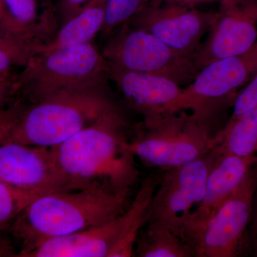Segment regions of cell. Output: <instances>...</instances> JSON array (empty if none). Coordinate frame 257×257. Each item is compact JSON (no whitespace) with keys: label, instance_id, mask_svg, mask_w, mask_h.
<instances>
[{"label":"cell","instance_id":"2","mask_svg":"<svg viewBox=\"0 0 257 257\" xmlns=\"http://www.w3.org/2000/svg\"><path fill=\"white\" fill-rule=\"evenodd\" d=\"M130 192L79 189L37 197L8 229L21 245L15 256L26 257L47 240L80 232L121 215L130 205Z\"/></svg>","mask_w":257,"mask_h":257},{"label":"cell","instance_id":"9","mask_svg":"<svg viewBox=\"0 0 257 257\" xmlns=\"http://www.w3.org/2000/svg\"><path fill=\"white\" fill-rule=\"evenodd\" d=\"M257 163L189 243L196 257H235L241 252L252 216Z\"/></svg>","mask_w":257,"mask_h":257},{"label":"cell","instance_id":"15","mask_svg":"<svg viewBox=\"0 0 257 257\" xmlns=\"http://www.w3.org/2000/svg\"><path fill=\"white\" fill-rule=\"evenodd\" d=\"M107 76L128 104L143 115L144 120L165 112L184 89L167 77L126 70L110 64Z\"/></svg>","mask_w":257,"mask_h":257},{"label":"cell","instance_id":"18","mask_svg":"<svg viewBox=\"0 0 257 257\" xmlns=\"http://www.w3.org/2000/svg\"><path fill=\"white\" fill-rule=\"evenodd\" d=\"M134 256L139 257H192L185 241L163 225L148 222L138 235Z\"/></svg>","mask_w":257,"mask_h":257},{"label":"cell","instance_id":"13","mask_svg":"<svg viewBox=\"0 0 257 257\" xmlns=\"http://www.w3.org/2000/svg\"><path fill=\"white\" fill-rule=\"evenodd\" d=\"M0 182L42 194L64 191L66 187L54 147L9 140L0 143Z\"/></svg>","mask_w":257,"mask_h":257},{"label":"cell","instance_id":"8","mask_svg":"<svg viewBox=\"0 0 257 257\" xmlns=\"http://www.w3.org/2000/svg\"><path fill=\"white\" fill-rule=\"evenodd\" d=\"M256 73L257 40L243 54L214 61L201 69L165 112L190 110L210 121L214 108L230 99Z\"/></svg>","mask_w":257,"mask_h":257},{"label":"cell","instance_id":"24","mask_svg":"<svg viewBox=\"0 0 257 257\" xmlns=\"http://www.w3.org/2000/svg\"><path fill=\"white\" fill-rule=\"evenodd\" d=\"M18 74L14 72L0 74V113L8 109L18 98Z\"/></svg>","mask_w":257,"mask_h":257},{"label":"cell","instance_id":"29","mask_svg":"<svg viewBox=\"0 0 257 257\" xmlns=\"http://www.w3.org/2000/svg\"><path fill=\"white\" fill-rule=\"evenodd\" d=\"M220 0H152L148 5L160 4V3H177V4L196 7L197 5L219 2Z\"/></svg>","mask_w":257,"mask_h":257},{"label":"cell","instance_id":"7","mask_svg":"<svg viewBox=\"0 0 257 257\" xmlns=\"http://www.w3.org/2000/svg\"><path fill=\"white\" fill-rule=\"evenodd\" d=\"M101 53L111 65L167 77L179 84L192 82L199 72L194 57L177 52L150 32L128 24L106 39Z\"/></svg>","mask_w":257,"mask_h":257},{"label":"cell","instance_id":"14","mask_svg":"<svg viewBox=\"0 0 257 257\" xmlns=\"http://www.w3.org/2000/svg\"><path fill=\"white\" fill-rule=\"evenodd\" d=\"M216 150L217 155L208 175L204 197L184 226L182 239L188 245L257 163L256 158H243Z\"/></svg>","mask_w":257,"mask_h":257},{"label":"cell","instance_id":"20","mask_svg":"<svg viewBox=\"0 0 257 257\" xmlns=\"http://www.w3.org/2000/svg\"><path fill=\"white\" fill-rule=\"evenodd\" d=\"M45 42L28 34L0 33V74L23 69Z\"/></svg>","mask_w":257,"mask_h":257},{"label":"cell","instance_id":"28","mask_svg":"<svg viewBox=\"0 0 257 257\" xmlns=\"http://www.w3.org/2000/svg\"><path fill=\"white\" fill-rule=\"evenodd\" d=\"M251 241L255 256H257V189L253 199L252 216H251Z\"/></svg>","mask_w":257,"mask_h":257},{"label":"cell","instance_id":"11","mask_svg":"<svg viewBox=\"0 0 257 257\" xmlns=\"http://www.w3.org/2000/svg\"><path fill=\"white\" fill-rule=\"evenodd\" d=\"M216 12L195 7L160 3L148 5L127 23L150 32L171 48L194 57L214 22Z\"/></svg>","mask_w":257,"mask_h":257},{"label":"cell","instance_id":"6","mask_svg":"<svg viewBox=\"0 0 257 257\" xmlns=\"http://www.w3.org/2000/svg\"><path fill=\"white\" fill-rule=\"evenodd\" d=\"M147 208L133 199L126 211L104 224L47 240L26 257H130L146 224Z\"/></svg>","mask_w":257,"mask_h":257},{"label":"cell","instance_id":"19","mask_svg":"<svg viewBox=\"0 0 257 257\" xmlns=\"http://www.w3.org/2000/svg\"><path fill=\"white\" fill-rule=\"evenodd\" d=\"M216 139L221 152L257 159V108L226 123Z\"/></svg>","mask_w":257,"mask_h":257},{"label":"cell","instance_id":"1","mask_svg":"<svg viewBox=\"0 0 257 257\" xmlns=\"http://www.w3.org/2000/svg\"><path fill=\"white\" fill-rule=\"evenodd\" d=\"M127 125L118 108L54 147L66 179L64 191L131 192L139 170L127 147L124 133Z\"/></svg>","mask_w":257,"mask_h":257},{"label":"cell","instance_id":"21","mask_svg":"<svg viewBox=\"0 0 257 257\" xmlns=\"http://www.w3.org/2000/svg\"><path fill=\"white\" fill-rule=\"evenodd\" d=\"M43 195L40 193L17 188L0 182V236L8 231L17 216L34 199ZM5 243L0 237V253H5Z\"/></svg>","mask_w":257,"mask_h":257},{"label":"cell","instance_id":"3","mask_svg":"<svg viewBox=\"0 0 257 257\" xmlns=\"http://www.w3.org/2000/svg\"><path fill=\"white\" fill-rule=\"evenodd\" d=\"M116 109L107 82L37 102L23 101L7 140L32 146L57 147Z\"/></svg>","mask_w":257,"mask_h":257},{"label":"cell","instance_id":"4","mask_svg":"<svg viewBox=\"0 0 257 257\" xmlns=\"http://www.w3.org/2000/svg\"><path fill=\"white\" fill-rule=\"evenodd\" d=\"M108 67L101 51L92 42L40 51L18 74V97L35 103L100 85L109 80Z\"/></svg>","mask_w":257,"mask_h":257},{"label":"cell","instance_id":"12","mask_svg":"<svg viewBox=\"0 0 257 257\" xmlns=\"http://www.w3.org/2000/svg\"><path fill=\"white\" fill-rule=\"evenodd\" d=\"M207 38L194 57L199 70L246 52L257 40V0H220Z\"/></svg>","mask_w":257,"mask_h":257},{"label":"cell","instance_id":"5","mask_svg":"<svg viewBox=\"0 0 257 257\" xmlns=\"http://www.w3.org/2000/svg\"><path fill=\"white\" fill-rule=\"evenodd\" d=\"M127 147L135 157L150 167L168 169L181 167L205 156L216 148V135L210 122L187 111L164 112L144 120Z\"/></svg>","mask_w":257,"mask_h":257},{"label":"cell","instance_id":"10","mask_svg":"<svg viewBox=\"0 0 257 257\" xmlns=\"http://www.w3.org/2000/svg\"><path fill=\"white\" fill-rule=\"evenodd\" d=\"M216 155V147L190 163L165 170L154 194L148 222L163 225L182 239L189 216L204 197L208 175Z\"/></svg>","mask_w":257,"mask_h":257},{"label":"cell","instance_id":"17","mask_svg":"<svg viewBox=\"0 0 257 257\" xmlns=\"http://www.w3.org/2000/svg\"><path fill=\"white\" fill-rule=\"evenodd\" d=\"M10 15L20 28L45 44L60 28L56 7L49 0H3Z\"/></svg>","mask_w":257,"mask_h":257},{"label":"cell","instance_id":"25","mask_svg":"<svg viewBox=\"0 0 257 257\" xmlns=\"http://www.w3.org/2000/svg\"><path fill=\"white\" fill-rule=\"evenodd\" d=\"M90 0H57L56 7L60 27L76 16Z\"/></svg>","mask_w":257,"mask_h":257},{"label":"cell","instance_id":"23","mask_svg":"<svg viewBox=\"0 0 257 257\" xmlns=\"http://www.w3.org/2000/svg\"><path fill=\"white\" fill-rule=\"evenodd\" d=\"M257 108V73L247 86L235 96L232 114L229 122L234 121L243 114Z\"/></svg>","mask_w":257,"mask_h":257},{"label":"cell","instance_id":"26","mask_svg":"<svg viewBox=\"0 0 257 257\" xmlns=\"http://www.w3.org/2000/svg\"><path fill=\"white\" fill-rule=\"evenodd\" d=\"M22 104L23 101L18 99L8 109L0 113V143L8 140Z\"/></svg>","mask_w":257,"mask_h":257},{"label":"cell","instance_id":"30","mask_svg":"<svg viewBox=\"0 0 257 257\" xmlns=\"http://www.w3.org/2000/svg\"><path fill=\"white\" fill-rule=\"evenodd\" d=\"M151 1H152V0H150V2H151Z\"/></svg>","mask_w":257,"mask_h":257},{"label":"cell","instance_id":"16","mask_svg":"<svg viewBox=\"0 0 257 257\" xmlns=\"http://www.w3.org/2000/svg\"><path fill=\"white\" fill-rule=\"evenodd\" d=\"M107 4L108 0H90L78 14L60 27L53 38L41 50L92 42L104 26Z\"/></svg>","mask_w":257,"mask_h":257},{"label":"cell","instance_id":"22","mask_svg":"<svg viewBox=\"0 0 257 257\" xmlns=\"http://www.w3.org/2000/svg\"><path fill=\"white\" fill-rule=\"evenodd\" d=\"M150 0H108L104 26L100 32L103 38L125 25L148 5Z\"/></svg>","mask_w":257,"mask_h":257},{"label":"cell","instance_id":"27","mask_svg":"<svg viewBox=\"0 0 257 257\" xmlns=\"http://www.w3.org/2000/svg\"><path fill=\"white\" fill-rule=\"evenodd\" d=\"M7 32H15V33L28 34V35H33L20 28L18 24L15 23L7 9L4 1L0 0V33H7Z\"/></svg>","mask_w":257,"mask_h":257}]
</instances>
